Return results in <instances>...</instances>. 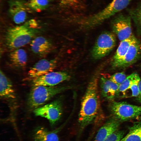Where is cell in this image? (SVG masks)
<instances>
[{"mask_svg":"<svg viewBox=\"0 0 141 141\" xmlns=\"http://www.w3.org/2000/svg\"><path fill=\"white\" fill-rule=\"evenodd\" d=\"M50 0H29L27 2L29 9L37 12L43 10L49 6Z\"/></svg>","mask_w":141,"mask_h":141,"instance_id":"obj_22","label":"cell"},{"mask_svg":"<svg viewBox=\"0 0 141 141\" xmlns=\"http://www.w3.org/2000/svg\"><path fill=\"white\" fill-rule=\"evenodd\" d=\"M9 57L11 62L14 65L19 67H24L26 65L27 55L24 49H18L11 52Z\"/></svg>","mask_w":141,"mask_h":141,"instance_id":"obj_20","label":"cell"},{"mask_svg":"<svg viewBox=\"0 0 141 141\" xmlns=\"http://www.w3.org/2000/svg\"><path fill=\"white\" fill-rule=\"evenodd\" d=\"M109 109L112 117L120 122L134 119L141 116V106L125 102L112 101Z\"/></svg>","mask_w":141,"mask_h":141,"instance_id":"obj_5","label":"cell"},{"mask_svg":"<svg viewBox=\"0 0 141 141\" xmlns=\"http://www.w3.org/2000/svg\"><path fill=\"white\" fill-rule=\"evenodd\" d=\"M138 87L139 93L138 95L136 97V100L138 102L141 103V79L139 82Z\"/></svg>","mask_w":141,"mask_h":141,"instance_id":"obj_27","label":"cell"},{"mask_svg":"<svg viewBox=\"0 0 141 141\" xmlns=\"http://www.w3.org/2000/svg\"><path fill=\"white\" fill-rule=\"evenodd\" d=\"M72 88V86H34L28 96V106L30 109L34 110L56 95Z\"/></svg>","mask_w":141,"mask_h":141,"instance_id":"obj_3","label":"cell"},{"mask_svg":"<svg viewBox=\"0 0 141 141\" xmlns=\"http://www.w3.org/2000/svg\"><path fill=\"white\" fill-rule=\"evenodd\" d=\"M120 141H141V121L134 122Z\"/></svg>","mask_w":141,"mask_h":141,"instance_id":"obj_19","label":"cell"},{"mask_svg":"<svg viewBox=\"0 0 141 141\" xmlns=\"http://www.w3.org/2000/svg\"><path fill=\"white\" fill-rule=\"evenodd\" d=\"M124 132L123 131H116L112 134L103 141H120L124 136Z\"/></svg>","mask_w":141,"mask_h":141,"instance_id":"obj_25","label":"cell"},{"mask_svg":"<svg viewBox=\"0 0 141 141\" xmlns=\"http://www.w3.org/2000/svg\"><path fill=\"white\" fill-rule=\"evenodd\" d=\"M50 42L42 36L37 37L32 40L30 46L32 51L38 54H43L48 52L51 47Z\"/></svg>","mask_w":141,"mask_h":141,"instance_id":"obj_18","label":"cell"},{"mask_svg":"<svg viewBox=\"0 0 141 141\" xmlns=\"http://www.w3.org/2000/svg\"><path fill=\"white\" fill-rule=\"evenodd\" d=\"M111 26L113 33L121 41L132 35L131 19L129 16L121 14L118 15L113 20Z\"/></svg>","mask_w":141,"mask_h":141,"instance_id":"obj_8","label":"cell"},{"mask_svg":"<svg viewBox=\"0 0 141 141\" xmlns=\"http://www.w3.org/2000/svg\"><path fill=\"white\" fill-rule=\"evenodd\" d=\"M72 115V113L64 123L56 129L50 131L42 126L36 128L32 133L34 141H59L58 133L65 126Z\"/></svg>","mask_w":141,"mask_h":141,"instance_id":"obj_11","label":"cell"},{"mask_svg":"<svg viewBox=\"0 0 141 141\" xmlns=\"http://www.w3.org/2000/svg\"><path fill=\"white\" fill-rule=\"evenodd\" d=\"M137 39L133 35L121 41L111 61L112 67L115 68L116 65L122 60L127 53L131 45Z\"/></svg>","mask_w":141,"mask_h":141,"instance_id":"obj_17","label":"cell"},{"mask_svg":"<svg viewBox=\"0 0 141 141\" xmlns=\"http://www.w3.org/2000/svg\"><path fill=\"white\" fill-rule=\"evenodd\" d=\"M130 14L136 25L141 28V4L136 9L131 10Z\"/></svg>","mask_w":141,"mask_h":141,"instance_id":"obj_23","label":"cell"},{"mask_svg":"<svg viewBox=\"0 0 141 141\" xmlns=\"http://www.w3.org/2000/svg\"><path fill=\"white\" fill-rule=\"evenodd\" d=\"M141 54V43L137 39L130 46L127 53L122 60L115 69L127 68L136 62Z\"/></svg>","mask_w":141,"mask_h":141,"instance_id":"obj_12","label":"cell"},{"mask_svg":"<svg viewBox=\"0 0 141 141\" xmlns=\"http://www.w3.org/2000/svg\"><path fill=\"white\" fill-rule=\"evenodd\" d=\"M69 74L65 72H51L45 75L33 79L34 86H55L64 81L69 80Z\"/></svg>","mask_w":141,"mask_h":141,"instance_id":"obj_9","label":"cell"},{"mask_svg":"<svg viewBox=\"0 0 141 141\" xmlns=\"http://www.w3.org/2000/svg\"><path fill=\"white\" fill-rule=\"evenodd\" d=\"M28 9L27 3L21 0H12L9 2V14L14 22L17 24L26 20Z\"/></svg>","mask_w":141,"mask_h":141,"instance_id":"obj_10","label":"cell"},{"mask_svg":"<svg viewBox=\"0 0 141 141\" xmlns=\"http://www.w3.org/2000/svg\"><path fill=\"white\" fill-rule=\"evenodd\" d=\"M56 63L55 59L41 60L30 69L28 72V75L33 79L52 72L56 67Z\"/></svg>","mask_w":141,"mask_h":141,"instance_id":"obj_13","label":"cell"},{"mask_svg":"<svg viewBox=\"0 0 141 141\" xmlns=\"http://www.w3.org/2000/svg\"><path fill=\"white\" fill-rule=\"evenodd\" d=\"M37 27L36 20L31 19L22 25L9 29L5 36L7 46L10 49H15L27 44L37 32Z\"/></svg>","mask_w":141,"mask_h":141,"instance_id":"obj_2","label":"cell"},{"mask_svg":"<svg viewBox=\"0 0 141 141\" xmlns=\"http://www.w3.org/2000/svg\"><path fill=\"white\" fill-rule=\"evenodd\" d=\"M0 95L1 97L7 100H12L16 98L11 82L1 70L0 71Z\"/></svg>","mask_w":141,"mask_h":141,"instance_id":"obj_16","label":"cell"},{"mask_svg":"<svg viewBox=\"0 0 141 141\" xmlns=\"http://www.w3.org/2000/svg\"><path fill=\"white\" fill-rule=\"evenodd\" d=\"M78 0H61V5L63 6H71L75 4L77 2Z\"/></svg>","mask_w":141,"mask_h":141,"instance_id":"obj_26","label":"cell"},{"mask_svg":"<svg viewBox=\"0 0 141 141\" xmlns=\"http://www.w3.org/2000/svg\"><path fill=\"white\" fill-rule=\"evenodd\" d=\"M140 79L139 75L135 72L132 73L127 77L124 81L119 86L117 97L121 98L134 82Z\"/></svg>","mask_w":141,"mask_h":141,"instance_id":"obj_21","label":"cell"},{"mask_svg":"<svg viewBox=\"0 0 141 141\" xmlns=\"http://www.w3.org/2000/svg\"><path fill=\"white\" fill-rule=\"evenodd\" d=\"M120 122L113 117L109 119L99 129L94 141H103L118 130Z\"/></svg>","mask_w":141,"mask_h":141,"instance_id":"obj_15","label":"cell"},{"mask_svg":"<svg viewBox=\"0 0 141 141\" xmlns=\"http://www.w3.org/2000/svg\"><path fill=\"white\" fill-rule=\"evenodd\" d=\"M116 38L114 33L105 32L97 38L91 51L92 57L98 60L107 55L115 47Z\"/></svg>","mask_w":141,"mask_h":141,"instance_id":"obj_6","label":"cell"},{"mask_svg":"<svg viewBox=\"0 0 141 141\" xmlns=\"http://www.w3.org/2000/svg\"><path fill=\"white\" fill-rule=\"evenodd\" d=\"M127 77L124 72L116 73L112 75L109 79L118 85L121 84L125 80Z\"/></svg>","mask_w":141,"mask_h":141,"instance_id":"obj_24","label":"cell"},{"mask_svg":"<svg viewBox=\"0 0 141 141\" xmlns=\"http://www.w3.org/2000/svg\"><path fill=\"white\" fill-rule=\"evenodd\" d=\"M101 95L105 99L113 101L117 97L119 85L109 79L102 76L100 80Z\"/></svg>","mask_w":141,"mask_h":141,"instance_id":"obj_14","label":"cell"},{"mask_svg":"<svg viewBox=\"0 0 141 141\" xmlns=\"http://www.w3.org/2000/svg\"><path fill=\"white\" fill-rule=\"evenodd\" d=\"M96 74L88 84L82 98L78 118L79 137L85 129L95 120L100 107L98 77Z\"/></svg>","mask_w":141,"mask_h":141,"instance_id":"obj_1","label":"cell"},{"mask_svg":"<svg viewBox=\"0 0 141 141\" xmlns=\"http://www.w3.org/2000/svg\"><path fill=\"white\" fill-rule=\"evenodd\" d=\"M35 115L46 118L50 125L54 126L61 118L63 113V104L61 98L34 110Z\"/></svg>","mask_w":141,"mask_h":141,"instance_id":"obj_7","label":"cell"},{"mask_svg":"<svg viewBox=\"0 0 141 141\" xmlns=\"http://www.w3.org/2000/svg\"><path fill=\"white\" fill-rule=\"evenodd\" d=\"M132 0H113L102 10L88 17L84 22L87 28L96 26L125 8Z\"/></svg>","mask_w":141,"mask_h":141,"instance_id":"obj_4","label":"cell"}]
</instances>
